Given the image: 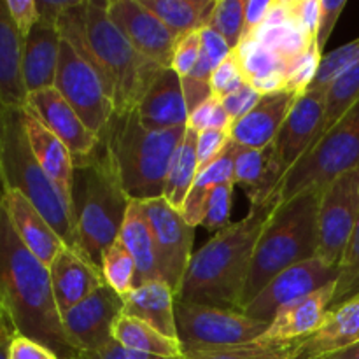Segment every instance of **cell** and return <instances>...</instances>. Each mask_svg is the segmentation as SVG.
I'll return each instance as SVG.
<instances>
[{"label":"cell","instance_id":"6da1fadb","mask_svg":"<svg viewBox=\"0 0 359 359\" xmlns=\"http://www.w3.org/2000/svg\"><path fill=\"white\" fill-rule=\"evenodd\" d=\"M62 39L74 46L98 72L114 104V114L137 111L161 67L140 55L107 14L105 2L74 0L56 23Z\"/></svg>","mask_w":359,"mask_h":359},{"label":"cell","instance_id":"7a4b0ae2","mask_svg":"<svg viewBox=\"0 0 359 359\" xmlns=\"http://www.w3.org/2000/svg\"><path fill=\"white\" fill-rule=\"evenodd\" d=\"M0 298L18 335L49 347L60 359H79L62 325L49 269L23 245L0 203Z\"/></svg>","mask_w":359,"mask_h":359},{"label":"cell","instance_id":"3957f363","mask_svg":"<svg viewBox=\"0 0 359 359\" xmlns=\"http://www.w3.org/2000/svg\"><path fill=\"white\" fill-rule=\"evenodd\" d=\"M272 207H252L195 251L175 302L241 312L252 252Z\"/></svg>","mask_w":359,"mask_h":359},{"label":"cell","instance_id":"277c9868","mask_svg":"<svg viewBox=\"0 0 359 359\" xmlns=\"http://www.w3.org/2000/svg\"><path fill=\"white\" fill-rule=\"evenodd\" d=\"M319 196V189H309L290 202L273 203L252 252L241 311L277 273L318 256Z\"/></svg>","mask_w":359,"mask_h":359},{"label":"cell","instance_id":"5b68a950","mask_svg":"<svg viewBox=\"0 0 359 359\" xmlns=\"http://www.w3.org/2000/svg\"><path fill=\"white\" fill-rule=\"evenodd\" d=\"M188 126L151 130L142 125L137 112L112 116L102 133V142L111 153L123 186L132 200L163 196L168 163Z\"/></svg>","mask_w":359,"mask_h":359},{"label":"cell","instance_id":"8992f818","mask_svg":"<svg viewBox=\"0 0 359 359\" xmlns=\"http://www.w3.org/2000/svg\"><path fill=\"white\" fill-rule=\"evenodd\" d=\"M130 202L118 167L105 144L100 142L93 158L76 168L74 189L81 244L95 265L100 266L104 249L119 237Z\"/></svg>","mask_w":359,"mask_h":359},{"label":"cell","instance_id":"52a82bcc","mask_svg":"<svg viewBox=\"0 0 359 359\" xmlns=\"http://www.w3.org/2000/svg\"><path fill=\"white\" fill-rule=\"evenodd\" d=\"M21 111L7 109L2 154L6 188H14L23 193L65 242L67 248L86 256L77 230L76 207L63 196L58 186L49 179L32 154L21 123Z\"/></svg>","mask_w":359,"mask_h":359},{"label":"cell","instance_id":"ba28073f","mask_svg":"<svg viewBox=\"0 0 359 359\" xmlns=\"http://www.w3.org/2000/svg\"><path fill=\"white\" fill-rule=\"evenodd\" d=\"M354 168H359V102L290 168L277 189L276 203L290 202L309 189L321 191Z\"/></svg>","mask_w":359,"mask_h":359},{"label":"cell","instance_id":"9c48e42d","mask_svg":"<svg viewBox=\"0 0 359 359\" xmlns=\"http://www.w3.org/2000/svg\"><path fill=\"white\" fill-rule=\"evenodd\" d=\"M175 319L182 347H230L251 344L269 326V323L249 318L244 312L189 302H175Z\"/></svg>","mask_w":359,"mask_h":359},{"label":"cell","instance_id":"30bf717a","mask_svg":"<svg viewBox=\"0 0 359 359\" xmlns=\"http://www.w3.org/2000/svg\"><path fill=\"white\" fill-rule=\"evenodd\" d=\"M55 88L91 132H105L114 116V104L95 67L65 39L60 46Z\"/></svg>","mask_w":359,"mask_h":359},{"label":"cell","instance_id":"8fae6325","mask_svg":"<svg viewBox=\"0 0 359 359\" xmlns=\"http://www.w3.org/2000/svg\"><path fill=\"white\" fill-rule=\"evenodd\" d=\"M359 219V168L333 179L321 189L318 207V256L339 269Z\"/></svg>","mask_w":359,"mask_h":359},{"label":"cell","instance_id":"7c38bea8","mask_svg":"<svg viewBox=\"0 0 359 359\" xmlns=\"http://www.w3.org/2000/svg\"><path fill=\"white\" fill-rule=\"evenodd\" d=\"M142 203L153 231L161 279L170 286L177 300L189 263L195 255L193 244L196 228L188 224L182 214L174 209L163 196L142 200Z\"/></svg>","mask_w":359,"mask_h":359},{"label":"cell","instance_id":"4fadbf2b","mask_svg":"<svg viewBox=\"0 0 359 359\" xmlns=\"http://www.w3.org/2000/svg\"><path fill=\"white\" fill-rule=\"evenodd\" d=\"M337 277V266L328 265L319 256H314L277 273L241 312L258 321L270 323L287 304L335 283Z\"/></svg>","mask_w":359,"mask_h":359},{"label":"cell","instance_id":"5bb4252c","mask_svg":"<svg viewBox=\"0 0 359 359\" xmlns=\"http://www.w3.org/2000/svg\"><path fill=\"white\" fill-rule=\"evenodd\" d=\"M123 314V298L105 284L93 294L62 314L69 342L77 353H91L111 344L112 328Z\"/></svg>","mask_w":359,"mask_h":359},{"label":"cell","instance_id":"9a60e30c","mask_svg":"<svg viewBox=\"0 0 359 359\" xmlns=\"http://www.w3.org/2000/svg\"><path fill=\"white\" fill-rule=\"evenodd\" d=\"M105 7L112 23L140 55L161 69H170L177 39L160 18L140 0H109Z\"/></svg>","mask_w":359,"mask_h":359},{"label":"cell","instance_id":"2e32d148","mask_svg":"<svg viewBox=\"0 0 359 359\" xmlns=\"http://www.w3.org/2000/svg\"><path fill=\"white\" fill-rule=\"evenodd\" d=\"M25 109L41 119L65 144L67 149L72 154L76 168L90 161L100 147L102 137L84 125L79 114L55 86L28 93Z\"/></svg>","mask_w":359,"mask_h":359},{"label":"cell","instance_id":"e0dca14e","mask_svg":"<svg viewBox=\"0 0 359 359\" xmlns=\"http://www.w3.org/2000/svg\"><path fill=\"white\" fill-rule=\"evenodd\" d=\"M325 100L326 91L312 90L294 100L293 109L273 140L277 161L284 175L318 142L325 114Z\"/></svg>","mask_w":359,"mask_h":359},{"label":"cell","instance_id":"ac0fdd59","mask_svg":"<svg viewBox=\"0 0 359 359\" xmlns=\"http://www.w3.org/2000/svg\"><path fill=\"white\" fill-rule=\"evenodd\" d=\"M333 294H335V283L287 304L273 316L265 332L255 342L265 346L300 344L321 326L326 312L332 307Z\"/></svg>","mask_w":359,"mask_h":359},{"label":"cell","instance_id":"d6986e66","mask_svg":"<svg viewBox=\"0 0 359 359\" xmlns=\"http://www.w3.org/2000/svg\"><path fill=\"white\" fill-rule=\"evenodd\" d=\"M0 203L25 248L49 269L56 256L63 251L65 242L53 230L46 217L32 205L30 200L18 189L6 188Z\"/></svg>","mask_w":359,"mask_h":359},{"label":"cell","instance_id":"ffe728a7","mask_svg":"<svg viewBox=\"0 0 359 359\" xmlns=\"http://www.w3.org/2000/svg\"><path fill=\"white\" fill-rule=\"evenodd\" d=\"M49 277L60 316L105 286L100 266L67 245L49 265Z\"/></svg>","mask_w":359,"mask_h":359},{"label":"cell","instance_id":"44dd1931","mask_svg":"<svg viewBox=\"0 0 359 359\" xmlns=\"http://www.w3.org/2000/svg\"><path fill=\"white\" fill-rule=\"evenodd\" d=\"M233 146L235 184L248 193L252 207H272L284 177L273 144L258 149Z\"/></svg>","mask_w":359,"mask_h":359},{"label":"cell","instance_id":"7402d4cb","mask_svg":"<svg viewBox=\"0 0 359 359\" xmlns=\"http://www.w3.org/2000/svg\"><path fill=\"white\" fill-rule=\"evenodd\" d=\"M21 123H23L25 135L32 154L41 165L42 170L49 175L53 182L58 186L67 200L74 203V189H76V165L72 154L67 149L65 144L41 121L35 118L28 109L21 111Z\"/></svg>","mask_w":359,"mask_h":359},{"label":"cell","instance_id":"603a6c76","mask_svg":"<svg viewBox=\"0 0 359 359\" xmlns=\"http://www.w3.org/2000/svg\"><path fill=\"white\" fill-rule=\"evenodd\" d=\"M297 98V95L290 91L263 95L262 100L249 114L231 125V142L241 147H252V149L273 144Z\"/></svg>","mask_w":359,"mask_h":359},{"label":"cell","instance_id":"cb8c5ba5","mask_svg":"<svg viewBox=\"0 0 359 359\" xmlns=\"http://www.w3.org/2000/svg\"><path fill=\"white\" fill-rule=\"evenodd\" d=\"M359 342V293L326 312L321 326L297 344L294 359H312Z\"/></svg>","mask_w":359,"mask_h":359},{"label":"cell","instance_id":"d4e9b609","mask_svg":"<svg viewBox=\"0 0 359 359\" xmlns=\"http://www.w3.org/2000/svg\"><path fill=\"white\" fill-rule=\"evenodd\" d=\"M135 112L142 125L151 130L188 126L189 111L186 105L181 77L172 69L161 70Z\"/></svg>","mask_w":359,"mask_h":359},{"label":"cell","instance_id":"484cf974","mask_svg":"<svg viewBox=\"0 0 359 359\" xmlns=\"http://www.w3.org/2000/svg\"><path fill=\"white\" fill-rule=\"evenodd\" d=\"M62 35L55 25L39 21L23 44V83L27 93L55 86Z\"/></svg>","mask_w":359,"mask_h":359},{"label":"cell","instance_id":"4316f807","mask_svg":"<svg viewBox=\"0 0 359 359\" xmlns=\"http://www.w3.org/2000/svg\"><path fill=\"white\" fill-rule=\"evenodd\" d=\"M23 44L6 0H0V102L16 111L25 109L28 97L23 83Z\"/></svg>","mask_w":359,"mask_h":359},{"label":"cell","instance_id":"83f0119b","mask_svg":"<svg viewBox=\"0 0 359 359\" xmlns=\"http://www.w3.org/2000/svg\"><path fill=\"white\" fill-rule=\"evenodd\" d=\"M123 314L147 323L168 339L179 340L175 294L165 280L139 284L135 290L130 291L123 298Z\"/></svg>","mask_w":359,"mask_h":359},{"label":"cell","instance_id":"f1b7e54d","mask_svg":"<svg viewBox=\"0 0 359 359\" xmlns=\"http://www.w3.org/2000/svg\"><path fill=\"white\" fill-rule=\"evenodd\" d=\"M119 241L125 244L137 266V286L139 284L163 280L160 273L153 231L142 200H132L126 209L125 221L119 230ZM135 286V287H137Z\"/></svg>","mask_w":359,"mask_h":359},{"label":"cell","instance_id":"f546056e","mask_svg":"<svg viewBox=\"0 0 359 359\" xmlns=\"http://www.w3.org/2000/svg\"><path fill=\"white\" fill-rule=\"evenodd\" d=\"M144 7L160 18L165 27L182 39L209 27L216 0H140Z\"/></svg>","mask_w":359,"mask_h":359},{"label":"cell","instance_id":"4dcf8cb0","mask_svg":"<svg viewBox=\"0 0 359 359\" xmlns=\"http://www.w3.org/2000/svg\"><path fill=\"white\" fill-rule=\"evenodd\" d=\"M112 339L119 346L139 351V353L168 359L182 358V344L179 340L168 339L156 328L140 319L132 318V316L121 314L116 319L114 328H112Z\"/></svg>","mask_w":359,"mask_h":359},{"label":"cell","instance_id":"1f68e13d","mask_svg":"<svg viewBox=\"0 0 359 359\" xmlns=\"http://www.w3.org/2000/svg\"><path fill=\"white\" fill-rule=\"evenodd\" d=\"M233 142L230 144V147L226 149V153L219 158V160L214 161L212 165H209L207 168L198 172L195 182H193L191 189L188 193V198H186L184 205H182L181 214L188 224H191L193 228L202 226L203 216H205L207 202H209L210 191H212L216 186L221 184H235V168H233Z\"/></svg>","mask_w":359,"mask_h":359},{"label":"cell","instance_id":"d6a6232c","mask_svg":"<svg viewBox=\"0 0 359 359\" xmlns=\"http://www.w3.org/2000/svg\"><path fill=\"white\" fill-rule=\"evenodd\" d=\"M198 156H196V132L186 128L184 137L179 142L177 149L172 154L168 163L167 177L163 184V198L170 203L174 209L181 212L188 193L198 175Z\"/></svg>","mask_w":359,"mask_h":359},{"label":"cell","instance_id":"836d02e7","mask_svg":"<svg viewBox=\"0 0 359 359\" xmlns=\"http://www.w3.org/2000/svg\"><path fill=\"white\" fill-rule=\"evenodd\" d=\"M231 53H233L235 60L241 67L242 77L248 84H255L270 76L286 74L287 60L259 44L255 37L242 39L241 44Z\"/></svg>","mask_w":359,"mask_h":359},{"label":"cell","instance_id":"e575fe53","mask_svg":"<svg viewBox=\"0 0 359 359\" xmlns=\"http://www.w3.org/2000/svg\"><path fill=\"white\" fill-rule=\"evenodd\" d=\"M359 102V65L340 74L328 88H326L325 114H323L321 130L318 140L332 130L351 109Z\"/></svg>","mask_w":359,"mask_h":359},{"label":"cell","instance_id":"d590c367","mask_svg":"<svg viewBox=\"0 0 359 359\" xmlns=\"http://www.w3.org/2000/svg\"><path fill=\"white\" fill-rule=\"evenodd\" d=\"M251 37L286 60L302 55L316 42L294 20L279 25H262Z\"/></svg>","mask_w":359,"mask_h":359},{"label":"cell","instance_id":"8d00e7d4","mask_svg":"<svg viewBox=\"0 0 359 359\" xmlns=\"http://www.w3.org/2000/svg\"><path fill=\"white\" fill-rule=\"evenodd\" d=\"M100 270L105 284L121 298L137 286V266L132 255L119 238L104 249L100 256Z\"/></svg>","mask_w":359,"mask_h":359},{"label":"cell","instance_id":"74e56055","mask_svg":"<svg viewBox=\"0 0 359 359\" xmlns=\"http://www.w3.org/2000/svg\"><path fill=\"white\" fill-rule=\"evenodd\" d=\"M294 347L242 344L230 347H182L181 359H294Z\"/></svg>","mask_w":359,"mask_h":359},{"label":"cell","instance_id":"f35d334b","mask_svg":"<svg viewBox=\"0 0 359 359\" xmlns=\"http://www.w3.org/2000/svg\"><path fill=\"white\" fill-rule=\"evenodd\" d=\"M359 293V219L354 226L353 235L347 242L344 255L339 263V277L335 280V294L332 307L349 300ZM330 307V309H332Z\"/></svg>","mask_w":359,"mask_h":359},{"label":"cell","instance_id":"ab89813d","mask_svg":"<svg viewBox=\"0 0 359 359\" xmlns=\"http://www.w3.org/2000/svg\"><path fill=\"white\" fill-rule=\"evenodd\" d=\"M359 65V37L354 41L347 42V44L340 46V48L333 49V51L325 53L319 65L318 76H316L314 83L309 90L312 91H326V88L346 70L353 69Z\"/></svg>","mask_w":359,"mask_h":359},{"label":"cell","instance_id":"60d3db41","mask_svg":"<svg viewBox=\"0 0 359 359\" xmlns=\"http://www.w3.org/2000/svg\"><path fill=\"white\" fill-rule=\"evenodd\" d=\"M209 27L219 34L231 49L237 48L244 35V0H216Z\"/></svg>","mask_w":359,"mask_h":359},{"label":"cell","instance_id":"b9f144b4","mask_svg":"<svg viewBox=\"0 0 359 359\" xmlns=\"http://www.w3.org/2000/svg\"><path fill=\"white\" fill-rule=\"evenodd\" d=\"M323 56L325 55H323L321 49H319L318 42H314L307 51L294 56V58L287 60L286 91L297 95V97L307 93L309 88L314 83L316 76H318Z\"/></svg>","mask_w":359,"mask_h":359},{"label":"cell","instance_id":"7bdbcfd3","mask_svg":"<svg viewBox=\"0 0 359 359\" xmlns=\"http://www.w3.org/2000/svg\"><path fill=\"white\" fill-rule=\"evenodd\" d=\"M231 51L233 49L228 46V42L219 34H216L212 28H202L200 30V58L189 77L209 83L214 70L231 55Z\"/></svg>","mask_w":359,"mask_h":359},{"label":"cell","instance_id":"ee69618b","mask_svg":"<svg viewBox=\"0 0 359 359\" xmlns=\"http://www.w3.org/2000/svg\"><path fill=\"white\" fill-rule=\"evenodd\" d=\"M231 125H233V121L228 116L226 109L223 107V102L214 95H210L205 102H202L188 116V128H191L196 133L207 132V130L230 132Z\"/></svg>","mask_w":359,"mask_h":359},{"label":"cell","instance_id":"f6af8a7d","mask_svg":"<svg viewBox=\"0 0 359 359\" xmlns=\"http://www.w3.org/2000/svg\"><path fill=\"white\" fill-rule=\"evenodd\" d=\"M235 184H221L210 191L209 202H207L205 216H203L202 226L207 231H221L223 228L230 226L231 221V200H233Z\"/></svg>","mask_w":359,"mask_h":359},{"label":"cell","instance_id":"bcb514c9","mask_svg":"<svg viewBox=\"0 0 359 359\" xmlns=\"http://www.w3.org/2000/svg\"><path fill=\"white\" fill-rule=\"evenodd\" d=\"M230 132L223 130H207L196 133V156H198L200 170L219 160L230 147Z\"/></svg>","mask_w":359,"mask_h":359},{"label":"cell","instance_id":"7dc6e473","mask_svg":"<svg viewBox=\"0 0 359 359\" xmlns=\"http://www.w3.org/2000/svg\"><path fill=\"white\" fill-rule=\"evenodd\" d=\"M244 77H242L241 67H238L237 60H235L233 53L217 67L216 70L210 76L209 84H210V91H212L214 97L223 98L226 95L233 93L237 88H241L244 84Z\"/></svg>","mask_w":359,"mask_h":359},{"label":"cell","instance_id":"c3c4849f","mask_svg":"<svg viewBox=\"0 0 359 359\" xmlns=\"http://www.w3.org/2000/svg\"><path fill=\"white\" fill-rule=\"evenodd\" d=\"M200 58V30L179 39L174 49L170 69L179 77H189Z\"/></svg>","mask_w":359,"mask_h":359},{"label":"cell","instance_id":"681fc988","mask_svg":"<svg viewBox=\"0 0 359 359\" xmlns=\"http://www.w3.org/2000/svg\"><path fill=\"white\" fill-rule=\"evenodd\" d=\"M263 95L258 93L251 84L244 83L241 88L233 91V93L226 95V97L219 98L223 102V107L226 109L228 116L231 118V121H238V119L244 118L245 114L252 111V109L258 105V102L262 100Z\"/></svg>","mask_w":359,"mask_h":359},{"label":"cell","instance_id":"f907efd6","mask_svg":"<svg viewBox=\"0 0 359 359\" xmlns=\"http://www.w3.org/2000/svg\"><path fill=\"white\" fill-rule=\"evenodd\" d=\"M321 6V14H319V25H318V42L319 49L325 55V48L328 44L330 37H332L333 30H335L337 23H339L340 16H342L344 9L347 7V0H319Z\"/></svg>","mask_w":359,"mask_h":359},{"label":"cell","instance_id":"816d5d0a","mask_svg":"<svg viewBox=\"0 0 359 359\" xmlns=\"http://www.w3.org/2000/svg\"><path fill=\"white\" fill-rule=\"evenodd\" d=\"M6 6L20 35L27 39L32 28L39 23L37 0H6Z\"/></svg>","mask_w":359,"mask_h":359},{"label":"cell","instance_id":"f5cc1de1","mask_svg":"<svg viewBox=\"0 0 359 359\" xmlns=\"http://www.w3.org/2000/svg\"><path fill=\"white\" fill-rule=\"evenodd\" d=\"M291 9H293V18L297 23L316 41L319 14H321L319 0H291Z\"/></svg>","mask_w":359,"mask_h":359},{"label":"cell","instance_id":"db71d44e","mask_svg":"<svg viewBox=\"0 0 359 359\" xmlns=\"http://www.w3.org/2000/svg\"><path fill=\"white\" fill-rule=\"evenodd\" d=\"M9 359H60L49 347L28 339V337L16 335L11 340Z\"/></svg>","mask_w":359,"mask_h":359},{"label":"cell","instance_id":"11a10c76","mask_svg":"<svg viewBox=\"0 0 359 359\" xmlns=\"http://www.w3.org/2000/svg\"><path fill=\"white\" fill-rule=\"evenodd\" d=\"M273 0H244V35L251 37L265 23Z\"/></svg>","mask_w":359,"mask_h":359},{"label":"cell","instance_id":"9f6ffc18","mask_svg":"<svg viewBox=\"0 0 359 359\" xmlns=\"http://www.w3.org/2000/svg\"><path fill=\"white\" fill-rule=\"evenodd\" d=\"M79 359H168V358H160V356H153V354L126 349V347L119 346L118 342L112 340L111 344H107V346L102 347V349L91 351V353H81Z\"/></svg>","mask_w":359,"mask_h":359},{"label":"cell","instance_id":"6f0895ef","mask_svg":"<svg viewBox=\"0 0 359 359\" xmlns=\"http://www.w3.org/2000/svg\"><path fill=\"white\" fill-rule=\"evenodd\" d=\"M182 81V91H184L186 97V105H188V111L193 112L198 107L202 102H205L207 98L212 95L210 91V84L205 81L193 79V77H181Z\"/></svg>","mask_w":359,"mask_h":359},{"label":"cell","instance_id":"680465c9","mask_svg":"<svg viewBox=\"0 0 359 359\" xmlns=\"http://www.w3.org/2000/svg\"><path fill=\"white\" fill-rule=\"evenodd\" d=\"M18 335L16 328H14V323L11 319L9 312H7L6 304L0 298V342H6V340H13Z\"/></svg>","mask_w":359,"mask_h":359},{"label":"cell","instance_id":"91938a15","mask_svg":"<svg viewBox=\"0 0 359 359\" xmlns=\"http://www.w3.org/2000/svg\"><path fill=\"white\" fill-rule=\"evenodd\" d=\"M6 118H7V109L4 107L0 102V198L6 189V182H4V165H2V154H4V137H6Z\"/></svg>","mask_w":359,"mask_h":359},{"label":"cell","instance_id":"94428289","mask_svg":"<svg viewBox=\"0 0 359 359\" xmlns=\"http://www.w3.org/2000/svg\"><path fill=\"white\" fill-rule=\"evenodd\" d=\"M312 359H359V342L354 344V346L346 347V349L335 351V353L330 354H323V356Z\"/></svg>","mask_w":359,"mask_h":359},{"label":"cell","instance_id":"6125c7cd","mask_svg":"<svg viewBox=\"0 0 359 359\" xmlns=\"http://www.w3.org/2000/svg\"><path fill=\"white\" fill-rule=\"evenodd\" d=\"M9 346H11V340L0 342V359H9Z\"/></svg>","mask_w":359,"mask_h":359}]
</instances>
